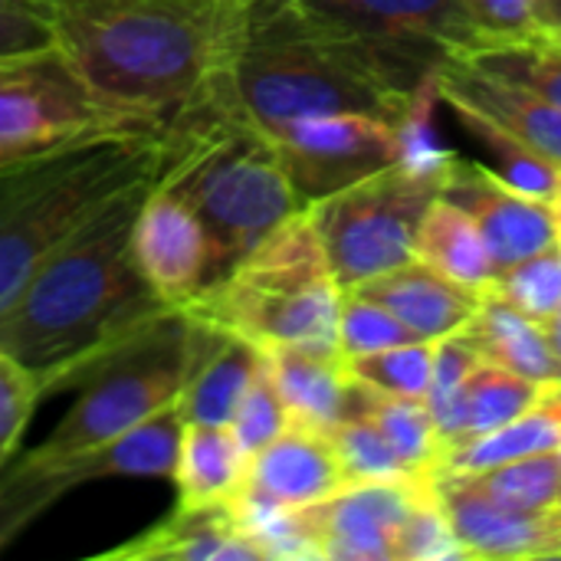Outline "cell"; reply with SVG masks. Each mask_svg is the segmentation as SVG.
Listing matches in <instances>:
<instances>
[{"label":"cell","mask_w":561,"mask_h":561,"mask_svg":"<svg viewBox=\"0 0 561 561\" xmlns=\"http://www.w3.org/2000/svg\"><path fill=\"white\" fill-rule=\"evenodd\" d=\"M329 437L335 444L345 483H385V480H401L411 477V470L401 463V457L391 450V444L385 440V434L378 431V424L348 408L345 417L339 424L329 427Z\"/></svg>","instance_id":"4dcf8cb0"},{"label":"cell","mask_w":561,"mask_h":561,"mask_svg":"<svg viewBox=\"0 0 561 561\" xmlns=\"http://www.w3.org/2000/svg\"><path fill=\"white\" fill-rule=\"evenodd\" d=\"M552 36H559V39H561V33H552Z\"/></svg>","instance_id":"bcb514c9"},{"label":"cell","mask_w":561,"mask_h":561,"mask_svg":"<svg viewBox=\"0 0 561 561\" xmlns=\"http://www.w3.org/2000/svg\"><path fill=\"white\" fill-rule=\"evenodd\" d=\"M546 388L549 385L523 378V375L480 355V362L467 381V440L483 437V434L516 421L546 394Z\"/></svg>","instance_id":"f546056e"},{"label":"cell","mask_w":561,"mask_h":561,"mask_svg":"<svg viewBox=\"0 0 561 561\" xmlns=\"http://www.w3.org/2000/svg\"><path fill=\"white\" fill-rule=\"evenodd\" d=\"M490 493L523 510H556L561 490V450L533 454L473 473Z\"/></svg>","instance_id":"d6a6232c"},{"label":"cell","mask_w":561,"mask_h":561,"mask_svg":"<svg viewBox=\"0 0 561 561\" xmlns=\"http://www.w3.org/2000/svg\"><path fill=\"white\" fill-rule=\"evenodd\" d=\"M151 184L99 210L0 309V348L33 371L43 398L76 388L171 312L131 256V224Z\"/></svg>","instance_id":"7a4b0ae2"},{"label":"cell","mask_w":561,"mask_h":561,"mask_svg":"<svg viewBox=\"0 0 561 561\" xmlns=\"http://www.w3.org/2000/svg\"><path fill=\"white\" fill-rule=\"evenodd\" d=\"M493 289L529 319H552L561 309V247H552L500 273Z\"/></svg>","instance_id":"e575fe53"},{"label":"cell","mask_w":561,"mask_h":561,"mask_svg":"<svg viewBox=\"0 0 561 561\" xmlns=\"http://www.w3.org/2000/svg\"><path fill=\"white\" fill-rule=\"evenodd\" d=\"M250 454L227 424H184L171 483L181 506H224L243 493Z\"/></svg>","instance_id":"7402d4cb"},{"label":"cell","mask_w":561,"mask_h":561,"mask_svg":"<svg viewBox=\"0 0 561 561\" xmlns=\"http://www.w3.org/2000/svg\"><path fill=\"white\" fill-rule=\"evenodd\" d=\"M352 293L381 302L424 342H440L447 335L463 332L483 302L480 289L447 279L444 273L421 263L417 256L398 270H388V273L355 286Z\"/></svg>","instance_id":"ffe728a7"},{"label":"cell","mask_w":561,"mask_h":561,"mask_svg":"<svg viewBox=\"0 0 561 561\" xmlns=\"http://www.w3.org/2000/svg\"><path fill=\"white\" fill-rule=\"evenodd\" d=\"M306 204L398 161V125L368 112H325L270 131Z\"/></svg>","instance_id":"7c38bea8"},{"label":"cell","mask_w":561,"mask_h":561,"mask_svg":"<svg viewBox=\"0 0 561 561\" xmlns=\"http://www.w3.org/2000/svg\"><path fill=\"white\" fill-rule=\"evenodd\" d=\"M424 79L368 43L312 20L293 0H256L210 108L263 135L325 112H368L398 125Z\"/></svg>","instance_id":"3957f363"},{"label":"cell","mask_w":561,"mask_h":561,"mask_svg":"<svg viewBox=\"0 0 561 561\" xmlns=\"http://www.w3.org/2000/svg\"><path fill=\"white\" fill-rule=\"evenodd\" d=\"M115 131L145 128L99 102L56 49L0 62V174Z\"/></svg>","instance_id":"9c48e42d"},{"label":"cell","mask_w":561,"mask_h":561,"mask_svg":"<svg viewBox=\"0 0 561 561\" xmlns=\"http://www.w3.org/2000/svg\"><path fill=\"white\" fill-rule=\"evenodd\" d=\"M105 561H263L233 503L174 506L161 523L102 552Z\"/></svg>","instance_id":"d6986e66"},{"label":"cell","mask_w":561,"mask_h":561,"mask_svg":"<svg viewBox=\"0 0 561 561\" xmlns=\"http://www.w3.org/2000/svg\"><path fill=\"white\" fill-rule=\"evenodd\" d=\"M266 355V352H263ZM289 424V411L270 378V368L263 362L260 375L250 381V388L243 391L240 404L233 408V417H230V431L233 437L240 440V447L253 457L256 450H263L273 437H279Z\"/></svg>","instance_id":"8d00e7d4"},{"label":"cell","mask_w":561,"mask_h":561,"mask_svg":"<svg viewBox=\"0 0 561 561\" xmlns=\"http://www.w3.org/2000/svg\"><path fill=\"white\" fill-rule=\"evenodd\" d=\"M440 510L467 559H561V513L523 510L490 493L473 473L431 470Z\"/></svg>","instance_id":"4fadbf2b"},{"label":"cell","mask_w":561,"mask_h":561,"mask_svg":"<svg viewBox=\"0 0 561 561\" xmlns=\"http://www.w3.org/2000/svg\"><path fill=\"white\" fill-rule=\"evenodd\" d=\"M440 197L470 214L493 253L496 273H506L516 263L559 247V210L546 201L519 194L480 161L457 154L450 174L444 178Z\"/></svg>","instance_id":"5bb4252c"},{"label":"cell","mask_w":561,"mask_h":561,"mask_svg":"<svg viewBox=\"0 0 561 561\" xmlns=\"http://www.w3.org/2000/svg\"><path fill=\"white\" fill-rule=\"evenodd\" d=\"M342 293L306 207L181 309L260 352L339 348Z\"/></svg>","instance_id":"8992f818"},{"label":"cell","mask_w":561,"mask_h":561,"mask_svg":"<svg viewBox=\"0 0 561 561\" xmlns=\"http://www.w3.org/2000/svg\"><path fill=\"white\" fill-rule=\"evenodd\" d=\"M348 408L368 414L378 424V431L385 434V440L391 444V450L401 457V463L411 473H424V470L437 467L440 440H437V431H434V421H431L424 401L381 394V391L365 388V385L355 381Z\"/></svg>","instance_id":"83f0119b"},{"label":"cell","mask_w":561,"mask_h":561,"mask_svg":"<svg viewBox=\"0 0 561 561\" xmlns=\"http://www.w3.org/2000/svg\"><path fill=\"white\" fill-rule=\"evenodd\" d=\"M266 368L289 421L329 431L345 417L355 378L339 348H273L266 352Z\"/></svg>","instance_id":"44dd1931"},{"label":"cell","mask_w":561,"mask_h":561,"mask_svg":"<svg viewBox=\"0 0 561 561\" xmlns=\"http://www.w3.org/2000/svg\"><path fill=\"white\" fill-rule=\"evenodd\" d=\"M434 79L440 102H460L486 115L490 122L503 125L513 138H519L526 148L561 168V105L536 95L533 89L480 72L460 56L440 62L434 69Z\"/></svg>","instance_id":"ac0fdd59"},{"label":"cell","mask_w":561,"mask_h":561,"mask_svg":"<svg viewBox=\"0 0 561 561\" xmlns=\"http://www.w3.org/2000/svg\"><path fill=\"white\" fill-rule=\"evenodd\" d=\"M210 342L214 329L201 325L184 309L164 312L76 385V404L62 414L53 434L20 460L46 463L95 450L178 404L181 388Z\"/></svg>","instance_id":"52a82bcc"},{"label":"cell","mask_w":561,"mask_h":561,"mask_svg":"<svg viewBox=\"0 0 561 561\" xmlns=\"http://www.w3.org/2000/svg\"><path fill=\"white\" fill-rule=\"evenodd\" d=\"M431 470L385 483H352L306 506L316 556L329 561H398V539Z\"/></svg>","instance_id":"9a60e30c"},{"label":"cell","mask_w":561,"mask_h":561,"mask_svg":"<svg viewBox=\"0 0 561 561\" xmlns=\"http://www.w3.org/2000/svg\"><path fill=\"white\" fill-rule=\"evenodd\" d=\"M345 486L329 431L289 421L279 437L250 457L243 496L276 510H306Z\"/></svg>","instance_id":"e0dca14e"},{"label":"cell","mask_w":561,"mask_h":561,"mask_svg":"<svg viewBox=\"0 0 561 561\" xmlns=\"http://www.w3.org/2000/svg\"><path fill=\"white\" fill-rule=\"evenodd\" d=\"M440 181L388 164L309 204L329 266L342 289H355L417 256V230L440 197Z\"/></svg>","instance_id":"ba28073f"},{"label":"cell","mask_w":561,"mask_h":561,"mask_svg":"<svg viewBox=\"0 0 561 561\" xmlns=\"http://www.w3.org/2000/svg\"><path fill=\"white\" fill-rule=\"evenodd\" d=\"M263 362L266 355L256 345L227 332H214V342L178 394L184 424H230L233 408L260 375Z\"/></svg>","instance_id":"cb8c5ba5"},{"label":"cell","mask_w":561,"mask_h":561,"mask_svg":"<svg viewBox=\"0 0 561 561\" xmlns=\"http://www.w3.org/2000/svg\"><path fill=\"white\" fill-rule=\"evenodd\" d=\"M404 342H417V335L381 302L358 296L352 289L342 293V309H339V352L345 358L385 352Z\"/></svg>","instance_id":"836d02e7"},{"label":"cell","mask_w":561,"mask_h":561,"mask_svg":"<svg viewBox=\"0 0 561 561\" xmlns=\"http://www.w3.org/2000/svg\"><path fill=\"white\" fill-rule=\"evenodd\" d=\"M184 417L178 404L128 434L59 460H13L0 470V552H7L39 516L95 480H171Z\"/></svg>","instance_id":"30bf717a"},{"label":"cell","mask_w":561,"mask_h":561,"mask_svg":"<svg viewBox=\"0 0 561 561\" xmlns=\"http://www.w3.org/2000/svg\"><path fill=\"white\" fill-rule=\"evenodd\" d=\"M542 325H546V335H549V342H552V348H556V355H559L561 362V309L552 319H546Z\"/></svg>","instance_id":"b9f144b4"},{"label":"cell","mask_w":561,"mask_h":561,"mask_svg":"<svg viewBox=\"0 0 561 561\" xmlns=\"http://www.w3.org/2000/svg\"><path fill=\"white\" fill-rule=\"evenodd\" d=\"M434 355H437V342L417 339V342H404V345L345 358V362H348V375L358 385L375 388L381 394L424 401L431 388V375H434Z\"/></svg>","instance_id":"1f68e13d"},{"label":"cell","mask_w":561,"mask_h":561,"mask_svg":"<svg viewBox=\"0 0 561 561\" xmlns=\"http://www.w3.org/2000/svg\"><path fill=\"white\" fill-rule=\"evenodd\" d=\"M440 559H467L460 542L454 539V529L440 510L434 477L427 473L417 500L404 519L401 539H398V561H440Z\"/></svg>","instance_id":"d590c367"},{"label":"cell","mask_w":561,"mask_h":561,"mask_svg":"<svg viewBox=\"0 0 561 561\" xmlns=\"http://www.w3.org/2000/svg\"><path fill=\"white\" fill-rule=\"evenodd\" d=\"M417 260L444 273L447 279L470 286V289H493L496 283V263L493 253L470 220L467 210L450 204L447 197H437L417 230Z\"/></svg>","instance_id":"d4e9b609"},{"label":"cell","mask_w":561,"mask_h":561,"mask_svg":"<svg viewBox=\"0 0 561 561\" xmlns=\"http://www.w3.org/2000/svg\"><path fill=\"white\" fill-rule=\"evenodd\" d=\"M168 154V131H115L0 174V309L99 210L158 181Z\"/></svg>","instance_id":"277c9868"},{"label":"cell","mask_w":561,"mask_h":561,"mask_svg":"<svg viewBox=\"0 0 561 561\" xmlns=\"http://www.w3.org/2000/svg\"><path fill=\"white\" fill-rule=\"evenodd\" d=\"M533 16L542 30L561 33V0H533Z\"/></svg>","instance_id":"60d3db41"},{"label":"cell","mask_w":561,"mask_h":561,"mask_svg":"<svg viewBox=\"0 0 561 561\" xmlns=\"http://www.w3.org/2000/svg\"><path fill=\"white\" fill-rule=\"evenodd\" d=\"M79 82L141 128L210 115L240 43L247 0H39Z\"/></svg>","instance_id":"6da1fadb"},{"label":"cell","mask_w":561,"mask_h":561,"mask_svg":"<svg viewBox=\"0 0 561 561\" xmlns=\"http://www.w3.org/2000/svg\"><path fill=\"white\" fill-rule=\"evenodd\" d=\"M454 118L463 125V131L480 145L486 148L490 154V164L510 187H516L519 194H529L536 201H546L556 207L561 191V168H556L552 161H546L542 154H536L533 148H526L519 138H513L503 125L490 122L486 115L460 105V102H444Z\"/></svg>","instance_id":"4316f807"},{"label":"cell","mask_w":561,"mask_h":561,"mask_svg":"<svg viewBox=\"0 0 561 561\" xmlns=\"http://www.w3.org/2000/svg\"><path fill=\"white\" fill-rule=\"evenodd\" d=\"M460 59L480 72L533 89L536 95L561 105V39L549 30L477 43L467 53H460Z\"/></svg>","instance_id":"484cf974"},{"label":"cell","mask_w":561,"mask_h":561,"mask_svg":"<svg viewBox=\"0 0 561 561\" xmlns=\"http://www.w3.org/2000/svg\"><path fill=\"white\" fill-rule=\"evenodd\" d=\"M312 20L368 43L388 59L431 76L480 43L460 0H293Z\"/></svg>","instance_id":"8fae6325"},{"label":"cell","mask_w":561,"mask_h":561,"mask_svg":"<svg viewBox=\"0 0 561 561\" xmlns=\"http://www.w3.org/2000/svg\"><path fill=\"white\" fill-rule=\"evenodd\" d=\"M463 335L483 358L539 385H561V362L546 335V325L519 312L496 289L483 293V302L467 322Z\"/></svg>","instance_id":"603a6c76"},{"label":"cell","mask_w":561,"mask_h":561,"mask_svg":"<svg viewBox=\"0 0 561 561\" xmlns=\"http://www.w3.org/2000/svg\"><path fill=\"white\" fill-rule=\"evenodd\" d=\"M460 7L477 26L480 43L542 30L533 16V0H460Z\"/></svg>","instance_id":"ab89813d"},{"label":"cell","mask_w":561,"mask_h":561,"mask_svg":"<svg viewBox=\"0 0 561 561\" xmlns=\"http://www.w3.org/2000/svg\"><path fill=\"white\" fill-rule=\"evenodd\" d=\"M559 513H561V490H559Z\"/></svg>","instance_id":"ee69618b"},{"label":"cell","mask_w":561,"mask_h":561,"mask_svg":"<svg viewBox=\"0 0 561 561\" xmlns=\"http://www.w3.org/2000/svg\"><path fill=\"white\" fill-rule=\"evenodd\" d=\"M559 247H561V227H559Z\"/></svg>","instance_id":"f6af8a7d"},{"label":"cell","mask_w":561,"mask_h":561,"mask_svg":"<svg viewBox=\"0 0 561 561\" xmlns=\"http://www.w3.org/2000/svg\"><path fill=\"white\" fill-rule=\"evenodd\" d=\"M46 49H56L46 7L39 0H0V62Z\"/></svg>","instance_id":"f35d334b"},{"label":"cell","mask_w":561,"mask_h":561,"mask_svg":"<svg viewBox=\"0 0 561 561\" xmlns=\"http://www.w3.org/2000/svg\"><path fill=\"white\" fill-rule=\"evenodd\" d=\"M131 256L151 293L171 306H187L210 283V240L187 201L154 181L131 224Z\"/></svg>","instance_id":"2e32d148"},{"label":"cell","mask_w":561,"mask_h":561,"mask_svg":"<svg viewBox=\"0 0 561 561\" xmlns=\"http://www.w3.org/2000/svg\"><path fill=\"white\" fill-rule=\"evenodd\" d=\"M39 398L33 371L0 348V470L13 460Z\"/></svg>","instance_id":"74e56055"},{"label":"cell","mask_w":561,"mask_h":561,"mask_svg":"<svg viewBox=\"0 0 561 561\" xmlns=\"http://www.w3.org/2000/svg\"><path fill=\"white\" fill-rule=\"evenodd\" d=\"M480 352L473 348V342L457 332L437 342V355H434V375H431V388L424 398V408L434 421L437 440H440V457L467 440V381L470 371L477 368Z\"/></svg>","instance_id":"f1b7e54d"},{"label":"cell","mask_w":561,"mask_h":561,"mask_svg":"<svg viewBox=\"0 0 561 561\" xmlns=\"http://www.w3.org/2000/svg\"><path fill=\"white\" fill-rule=\"evenodd\" d=\"M247 3H256V0H247Z\"/></svg>","instance_id":"7dc6e473"},{"label":"cell","mask_w":561,"mask_h":561,"mask_svg":"<svg viewBox=\"0 0 561 561\" xmlns=\"http://www.w3.org/2000/svg\"><path fill=\"white\" fill-rule=\"evenodd\" d=\"M556 210H559V217H561V191H559V201H556Z\"/></svg>","instance_id":"7bdbcfd3"},{"label":"cell","mask_w":561,"mask_h":561,"mask_svg":"<svg viewBox=\"0 0 561 561\" xmlns=\"http://www.w3.org/2000/svg\"><path fill=\"white\" fill-rule=\"evenodd\" d=\"M171 135L161 184L178 191L210 240V283L309 204L296 191L270 135L230 118L201 115ZM207 283V286H210Z\"/></svg>","instance_id":"5b68a950"}]
</instances>
